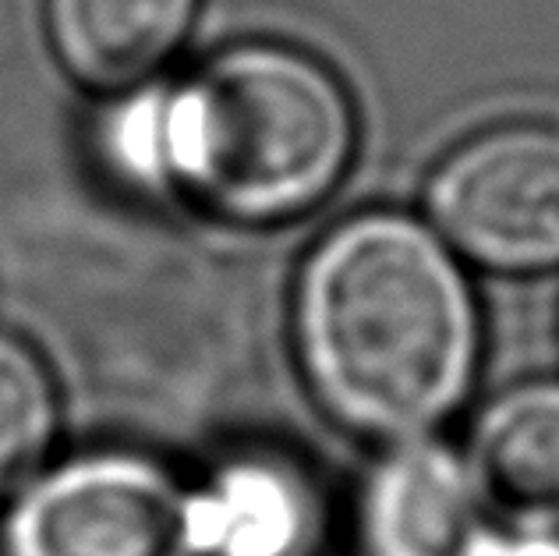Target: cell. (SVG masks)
I'll list each match as a JSON object with an SVG mask.
<instances>
[{"label":"cell","mask_w":559,"mask_h":556,"mask_svg":"<svg viewBox=\"0 0 559 556\" xmlns=\"http://www.w3.org/2000/svg\"><path fill=\"white\" fill-rule=\"evenodd\" d=\"M489 529L464 453L429 436L393 443L358 496L361 556H478Z\"/></svg>","instance_id":"5"},{"label":"cell","mask_w":559,"mask_h":556,"mask_svg":"<svg viewBox=\"0 0 559 556\" xmlns=\"http://www.w3.org/2000/svg\"><path fill=\"white\" fill-rule=\"evenodd\" d=\"M294 351L322 415L379 443L425 440L464 404L481 355L475 291L436 227L347 216L294 284Z\"/></svg>","instance_id":"1"},{"label":"cell","mask_w":559,"mask_h":556,"mask_svg":"<svg viewBox=\"0 0 559 556\" xmlns=\"http://www.w3.org/2000/svg\"><path fill=\"white\" fill-rule=\"evenodd\" d=\"M199 0H43L53 57L90 90L145 82L181 47Z\"/></svg>","instance_id":"8"},{"label":"cell","mask_w":559,"mask_h":556,"mask_svg":"<svg viewBox=\"0 0 559 556\" xmlns=\"http://www.w3.org/2000/svg\"><path fill=\"white\" fill-rule=\"evenodd\" d=\"M464 464L492 524L559 532V379H532L485 404Z\"/></svg>","instance_id":"6"},{"label":"cell","mask_w":559,"mask_h":556,"mask_svg":"<svg viewBox=\"0 0 559 556\" xmlns=\"http://www.w3.org/2000/svg\"><path fill=\"white\" fill-rule=\"evenodd\" d=\"M358 117L344 82L298 47L238 43L159 104L114 121L117 174L167 188L234 227H276L319 210L347 178Z\"/></svg>","instance_id":"2"},{"label":"cell","mask_w":559,"mask_h":556,"mask_svg":"<svg viewBox=\"0 0 559 556\" xmlns=\"http://www.w3.org/2000/svg\"><path fill=\"white\" fill-rule=\"evenodd\" d=\"M195 556H312L322 504L301 468L273 453H241L188 489Z\"/></svg>","instance_id":"7"},{"label":"cell","mask_w":559,"mask_h":556,"mask_svg":"<svg viewBox=\"0 0 559 556\" xmlns=\"http://www.w3.org/2000/svg\"><path fill=\"white\" fill-rule=\"evenodd\" d=\"M188 489L150 453H75L8 500L0 556H195Z\"/></svg>","instance_id":"3"},{"label":"cell","mask_w":559,"mask_h":556,"mask_svg":"<svg viewBox=\"0 0 559 556\" xmlns=\"http://www.w3.org/2000/svg\"><path fill=\"white\" fill-rule=\"evenodd\" d=\"M478 556H559V532L532 529H499L492 524L481 539Z\"/></svg>","instance_id":"10"},{"label":"cell","mask_w":559,"mask_h":556,"mask_svg":"<svg viewBox=\"0 0 559 556\" xmlns=\"http://www.w3.org/2000/svg\"><path fill=\"white\" fill-rule=\"evenodd\" d=\"M425 202L439 238L485 270L559 267V128L513 121L464 139L439 159Z\"/></svg>","instance_id":"4"},{"label":"cell","mask_w":559,"mask_h":556,"mask_svg":"<svg viewBox=\"0 0 559 556\" xmlns=\"http://www.w3.org/2000/svg\"><path fill=\"white\" fill-rule=\"evenodd\" d=\"M57 436V390L47 365L19 336L0 333V500L33 478Z\"/></svg>","instance_id":"9"}]
</instances>
